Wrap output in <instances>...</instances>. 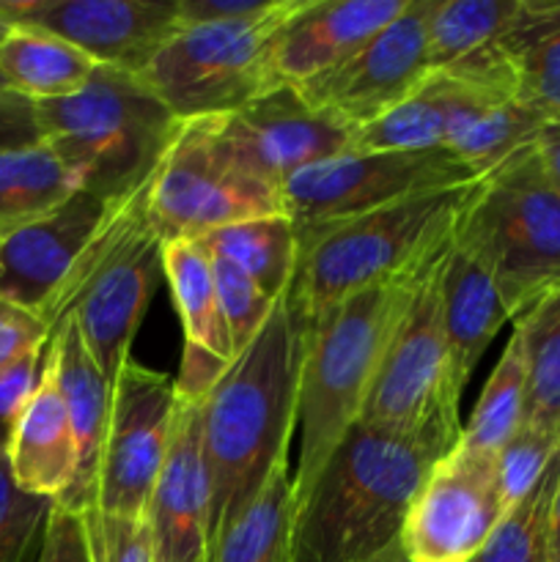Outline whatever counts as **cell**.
<instances>
[{
  "instance_id": "cell-1",
  "label": "cell",
  "mask_w": 560,
  "mask_h": 562,
  "mask_svg": "<svg viewBox=\"0 0 560 562\" xmlns=\"http://www.w3.org/2000/svg\"><path fill=\"white\" fill-rule=\"evenodd\" d=\"M302 349L305 322L283 296L203 401L212 547L261 494L275 467L289 464Z\"/></svg>"
},
{
  "instance_id": "cell-2",
  "label": "cell",
  "mask_w": 560,
  "mask_h": 562,
  "mask_svg": "<svg viewBox=\"0 0 560 562\" xmlns=\"http://www.w3.org/2000/svg\"><path fill=\"white\" fill-rule=\"evenodd\" d=\"M443 456L421 439L355 423L294 499L291 562H371L399 547L412 499Z\"/></svg>"
},
{
  "instance_id": "cell-3",
  "label": "cell",
  "mask_w": 560,
  "mask_h": 562,
  "mask_svg": "<svg viewBox=\"0 0 560 562\" xmlns=\"http://www.w3.org/2000/svg\"><path fill=\"white\" fill-rule=\"evenodd\" d=\"M434 256L399 278L373 283L335 302L316 318L305 322L300 395H296V423L302 439L294 499L311 488L324 461L333 456L346 431L360 423L362 404L390 333Z\"/></svg>"
},
{
  "instance_id": "cell-4",
  "label": "cell",
  "mask_w": 560,
  "mask_h": 562,
  "mask_svg": "<svg viewBox=\"0 0 560 562\" xmlns=\"http://www.w3.org/2000/svg\"><path fill=\"white\" fill-rule=\"evenodd\" d=\"M33 110L38 135L77 190L108 203H121L157 173L184 124L141 75L110 66H97L71 97L33 102Z\"/></svg>"
},
{
  "instance_id": "cell-5",
  "label": "cell",
  "mask_w": 560,
  "mask_h": 562,
  "mask_svg": "<svg viewBox=\"0 0 560 562\" xmlns=\"http://www.w3.org/2000/svg\"><path fill=\"white\" fill-rule=\"evenodd\" d=\"M475 184L417 192L340 223L296 228L300 261L289 305L311 322L335 302L421 267L456 234Z\"/></svg>"
},
{
  "instance_id": "cell-6",
  "label": "cell",
  "mask_w": 560,
  "mask_h": 562,
  "mask_svg": "<svg viewBox=\"0 0 560 562\" xmlns=\"http://www.w3.org/2000/svg\"><path fill=\"white\" fill-rule=\"evenodd\" d=\"M148 181L110 209L42 313L49 335L64 318H75L88 355L110 382L130 360L132 340L165 278V241L146 209Z\"/></svg>"
},
{
  "instance_id": "cell-7",
  "label": "cell",
  "mask_w": 560,
  "mask_h": 562,
  "mask_svg": "<svg viewBox=\"0 0 560 562\" xmlns=\"http://www.w3.org/2000/svg\"><path fill=\"white\" fill-rule=\"evenodd\" d=\"M456 236L486 261L511 322L560 289V187L536 143L478 179Z\"/></svg>"
},
{
  "instance_id": "cell-8",
  "label": "cell",
  "mask_w": 560,
  "mask_h": 562,
  "mask_svg": "<svg viewBox=\"0 0 560 562\" xmlns=\"http://www.w3.org/2000/svg\"><path fill=\"white\" fill-rule=\"evenodd\" d=\"M448 247L450 241L432 258L401 311L360 415L368 426L421 439L443 453L461 439L459 401L464 393L450 368L443 324L439 278Z\"/></svg>"
},
{
  "instance_id": "cell-9",
  "label": "cell",
  "mask_w": 560,
  "mask_h": 562,
  "mask_svg": "<svg viewBox=\"0 0 560 562\" xmlns=\"http://www.w3.org/2000/svg\"><path fill=\"white\" fill-rule=\"evenodd\" d=\"M300 0H278L269 14L239 22L179 25L141 80L181 121L217 119L283 86L275 47Z\"/></svg>"
},
{
  "instance_id": "cell-10",
  "label": "cell",
  "mask_w": 560,
  "mask_h": 562,
  "mask_svg": "<svg viewBox=\"0 0 560 562\" xmlns=\"http://www.w3.org/2000/svg\"><path fill=\"white\" fill-rule=\"evenodd\" d=\"M148 217L159 239H201L242 220L283 214L280 192L242 170L214 135V119L181 124L148 181Z\"/></svg>"
},
{
  "instance_id": "cell-11",
  "label": "cell",
  "mask_w": 560,
  "mask_h": 562,
  "mask_svg": "<svg viewBox=\"0 0 560 562\" xmlns=\"http://www.w3.org/2000/svg\"><path fill=\"white\" fill-rule=\"evenodd\" d=\"M467 181L475 176L448 148L349 151L291 176L280 187V203L294 228H316Z\"/></svg>"
},
{
  "instance_id": "cell-12",
  "label": "cell",
  "mask_w": 560,
  "mask_h": 562,
  "mask_svg": "<svg viewBox=\"0 0 560 562\" xmlns=\"http://www.w3.org/2000/svg\"><path fill=\"white\" fill-rule=\"evenodd\" d=\"M505 510L497 453L456 445L428 470L399 547L410 562H472Z\"/></svg>"
},
{
  "instance_id": "cell-13",
  "label": "cell",
  "mask_w": 560,
  "mask_h": 562,
  "mask_svg": "<svg viewBox=\"0 0 560 562\" xmlns=\"http://www.w3.org/2000/svg\"><path fill=\"white\" fill-rule=\"evenodd\" d=\"M560 27L547 0H437L428 20L432 69L514 97V66L527 47Z\"/></svg>"
},
{
  "instance_id": "cell-14",
  "label": "cell",
  "mask_w": 560,
  "mask_h": 562,
  "mask_svg": "<svg viewBox=\"0 0 560 562\" xmlns=\"http://www.w3.org/2000/svg\"><path fill=\"white\" fill-rule=\"evenodd\" d=\"M173 406V379L130 357L113 382L93 508L124 519H146L168 453Z\"/></svg>"
},
{
  "instance_id": "cell-15",
  "label": "cell",
  "mask_w": 560,
  "mask_h": 562,
  "mask_svg": "<svg viewBox=\"0 0 560 562\" xmlns=\"http://www.w3.org/2000/svg\"><path fill=\"white\" fill-rule=\"evenodd\" d=\"M214 135L242 170L280 192L300 170L355 151L357 130L313 108L294 86H278L217 115Z\"/></svg>"
},
{
  "instance_id": "cell-16",
  "label": "cell",
  "mask_w": 560,
  "mask_h": 562,
  "mask_svg": "<svg viewBox=\"0 0 560 562\" xmlns=\"http://www.w3.org/2000/svg\"><path fill=\"white\" fill-rule=\"evenodd\" d=\"M437 0H410L404 14L335 69L294 86L313 108L346 121L371 124L417 91L432 75L428 20Z\"/></svg>"
},
{
  "instance_id": "cell-17",
  "label": "cell",
  "mask_w": 560,
  "mask_h": 562,
  "mask_svg": "<svg viewBox=\"0 0 560 562\" xmlns=\"http://www.w3.org/2000/svg\"><path fill=\"white\" fill-rule=\"evenodd\" d=\"M9 25H36L66 38L97 66L141 75L179 31L176 0H0Z\"/></svg>"
},
{
  "instance_id": "cell-18",
  "label": "cell",
  "mask_w": 560,
  "mask_h": 562,
  "mask_svg": "<svg viewBox=\"0 0 560 562\" xmlns=\"http://www.w3.org/2000/svg\"><path fill=\"white\" fill-rule=\"evenodd\" d=\"M203 401L176 398L168 453L148 499L146 521L157 562H212Z\"/></svg>"
},
{
  "instance_id": "cell-19",
  "label": "cell",
  "mask_w": 560,
  "mask_h": 562,
  "mask_svg": "<svg viewBox=\"0 0 560 562\" xmlns=\"http://www.w3.org/2000/svg\"><path fill=\"white\" fill-rule=\"evenodd\" d=\"M115 203L77 190L64 206L0 241V300L42 316Z\"/></svg>"
},
{
  "instance_id": "cell-20",
  "label": "cell",
  "mask_w": 560,
  "mask_h": 562,
  "mask_svg": "<svg viewBox=\"0 0 560 562\" xmlns=\"http://www.w3.org/2000/svg\"><path fill=\"white\" fill-rule=\"evenodd\" d=\"M410 0H300L283 22L275 71L283 86H302L344 64L399 20Z\"/></svg>"
},
{
  "instance_id": "cell-21",
  "label": "cell",
  "mask_w": 560,
  "mask_h": 562,
  "mask_svg": "<svg viewBox=\"0 0 560 562\" xmlns=\"http://www.w3.org/2000/svg\"><path fill=\"white\" fill-rule=\"evenodd\" d=\"M445 115V148L483 179L494 168L536 143L547 124L541 113L527 108L516 97L494 88L470 86L434 71Z\"/></svg>"
},
{
  "instance_id": "cell-22",
  "label": "cell",
  "mask_w": 560,
  "mask_h": 562,
  "mask_svg": "<svg viewBox=\"0 0 560 562\" xmlns=\"http://www.w3.org/2000/svg\"><path fill=\"white\" fill-rule=\"evenodd\" d=\"M47 362L69 412L77 442V475L69 492L55 503L82 514L97 505L99 464H102L104 434H108L110 409H113V382L99 371L93 357L88 355L75 318H64L53 329L47 344Z\"/></svg>"
},
{
  "instance_id": "cell-23",
  "label": "cell",
  "mask_w": 560,
  "mask_h": 562,
  "mask_svg": "<svg viewBox=\"0 0 560 562\" xmlns=\"http://www.w3.org/2000/svg\"><path fill=\"white\" fill-rule=\"evenodd\" d=\"M5 461H9L11 481L31 497H64L77 475L75 431L47 362V351H44L42 379L16 420Z\"/></svg>"
},
{
  "instance_id": "cell-24",
  "label": "cell",
  "mask_w": 560,
  "mask_h": 562,
  "mask_svg": "<svg viewBox=\"0 0 560 562\" xmlns=\"http://www.w3.org/2000/svg\"><path fill=\"white\" fill-rule=\"evenodd\" d=\"M439 291H443V324L450 368L456 384L464 390L483 351L489 349L500 327L511 322V316L486 261L456 234L445 252Z\"/></svg>"
},
{
  "instance_id": "cell-25",
  "label": "cell",
  "mask_w": 560,
  "mask_h": 562,
  "mask_svg": "<svg viewBox=\"0 0 560 562\" xmlns=\"http://www.w3.org/2000/svg\"><path fill=\"white\" fill-rule=\"evenodd\" d=\"M97 64L66 38L36 25H11L0 38L5 88L31 102L64 99L86 88Z\"/></svg>"
},
{
  "instance_id": "cell-26",
  "label": "cell",
  "mask_w": 560,
  "mask_h": 562,
  "mask_svg": "<svg viewBox=\"0 0 560 562\" xmlns=\"http://www.w3.org/2000/svg\"><path fill=\"white\" fill-rule=\"evenodd\" d=\"M212 256L239 267L269 300H283L300 261V236L285 214L242 220L195 239Z\"/></svg>"
},
{
  "instance_id": "cell-27",
  "label": "cell",
  "mask_w": 560,
  "mask_h": 562,
  "mask_svg": "<svg viewBox=\"0 0 560 562\" xmlns=\"http://www.w3.org/2000/svg\"><path fill=\"white\" fill-rule=\"evenodd\" d=\"M75 192V179L44 140L0 151V241L53 214Z\"/></svg>"
},
{
  "instance_id": "cell-28",
  "label": "cell",
  "mask_w": 560,
  "mask_h": 562,
  "mask_svg": "<svg viewBox=\"0 0 560 562\" xmlns=\"http://www.w3.org/2000/svg\"><path fill=\"white\" fill-rule=\"evenodd\" d=\"M163 269L184 327V340L203 346L223 360H234V346L214 283L212 256L195 239L165 241Z\"/></svg>"
},
{
  "instance_id": "cell-29",
  "label": "cell",
  "mask_w": 560,
  "mask_h": 562,
  "mask_svg": "<svg viewBox=\"0 0 560 562\" xmlns=\"http://www.w3.org/2000/svg\"><path fill=\"white\" fill-rule=\"evenodd\" d=\"M291 525L294 477L289 464H280L245 514L214 541L212 562H291Z\"/></svg>"
},
{
  "instance_id": "cell-30",
  "label": "cell",
  "mask_w": 560,
  "mask_h": 562,
  "mask_svg": "<svg viewBox=\"0 0 560 562\" xmlns=\"http://www.w3.org/2000/svg\"><path fill=\"white\" fill-rule=\"evenodd\" d=\"M527 357L525 420L560 437V289L514 322Z\"/></svg>"
},
{
  "instance_id": "cell-31",
  "label": "cell",
  "mask_w": 560,
  "mask_h": 562,
  "mask_svg": "<svg viewBox=\"0 0 560 562\" xmlns=\"http://www.w3.org/2000/svg\"><path fill=\"white\" fill-rule=\"evenodd\" d=\"M527 401V357L519 329L505 344L503 357L494 366L481 398L467 426H461L459 445L481 453H500L525 420Z\"/></svg>"
},
{
  "instance_id": "cell-32",
  "label": "cell",
  "mask_w": 560,
  "mask_h": 562,
  "mask_svg": "<svg viewBox=\"0 0 560 562\" xmlns=\"http://www.w3.org/2000/svg\"><path fill=\"white\" fill-rule=\"evenodd\" d=\"M560 475V453L530 494L511 505L472 562H549V510Z\"/></svg>"
},
{
  "instance_id": "cell-33",
  "label": "cell",
  "mask_w": 560,
  "mask_h": 562,
  "mask_svg": "<svg viewBox=\"0 0 560 562\" xmlns=\"http://www.w3.org/2000/svg\"><path fill=\"white\" fill-rule=\"evenodd\" d=\"M445 148V115L434 71L412 97L355 135V151H432Z\"/></svg>"
},
{
  "instance_id": "cell-34",
  "label": "cell",
  "mask_w": 560,
  "mask_h": 562,
  "mask_svg": "<svg viewBox=\"0 0 560 562\" xmlns=\"http://www.w3.org/2000/svg\"><path fill=\"white\" fill-rule=\"evenodd\" d=\"M212 256V252H209ZM212 269H214V283H217L220 294V307H223L225 327H228L231 346H234V357L250 344L258 335V329L267 324V318L272 316L275 305L278 302L269 300L239 267L228 263L225 258L212 256Z\"/></svg>"
},
{
  "instance_id": "cell-35",
  "label": "cell",
  "mask_w": 560,
  "mask_h": 562,
  "mask_svg": "<svg viewBox=\"0 0 560 562\" xmlns=\"http://www.w3.org/2000/svg\"><path fill=\"white\" fill-rule=\"evenodd\" d=\"M560 453V437L544 428L522 423L514 437L508 439L497 453L500 483H503L505 505H516L536 488L547 467L552 464L555 456Z\"/></svg>"
},
{
  "instance_id": "cell-36",
  "label": "cell",
  "mask_w": 560,
  "mask_h": 562,
  "mask_svg": "<svg viewBox=\"0 0 560 562\" xmlns=\"http://www.w3.org/2000/svg\"><path fill=\"white\" fill-rule=\"evenodd\" d=\"M53 499L31 497L11 481L9 461L0 456V562H25L33 543L42 541Z\"/></svg>"
},
{
  "instance_id": "cell-37",
  "label": "cell",
  "mask_w": 560,
  "mask_h": 562,
  "mask_svg": "<svg viewBox=\"0 0 560 562\" xmlns=\"http://www.w3.org/2000/svg\"><path fill=\"white\" fill-rule=\"evenodd\" d=\"M514 97L547 121L560 119V27L519 55L514 66Z\"/></svg>"
},
{
  "instance_id": "cell-38",
  "label": "cell",
  "mask_w": 560,
  "mask_h": 562,
  "mask_svg": "<svg viewBox=\"0 0 560 562\" xmlns=\"http://www.w3.org/2000/svg\"><path fill=\"white\" fill-rule=\"evenodd\" d=\"M93 562H157L146 519L110 516L99 508L82 510Z\"/></svg>"
},
{
  "instance_id": "cell-39",
  "label": "cell",
  "mask_w": 560,
  "mask_h": 562,
  "mask_svg": "<svg viewBox=\"0 0 560 562\" xmlns=\"http://www.w3.org/2000/svg\"><path fill=\"white\" fill-rule=\"evenodd\" d=\"M49 327L38 313L0 300V376L20 366L27 357L47 349Z\"/></svg>"
},
{
  "instance_id": "cell-40",
  "label": "cell",
  "mask_w": 560,
  "mask_h": 562,
  "mask_svg": "<svg viewBox=\"0 0 560 562\" xmlns=\"http://www.w3.org/2000/svg\"><path fill=\"white\" fill-rule=\"evenodd\" d=\"M36 562H93L86 525L77 510L64 508L53 499L47 521H44L42 541H38Z\"/></svg>"
},
{
  "instance_id": "cell-41",
  "label": "cell",
  "mask_w": 560,
  "mask_h": 562,
  "mask_svg": "<svg viewBox=\"0 0 560 562\" xmlns=\"http://www.w3.org/2000/svg\"><path fill=\"white\" fill-rule=\"evenodd\" d=\"M44 351L27 357V360H22L20 366L11 368L9 373L0 376V456H5V450H9L16 420H20L22 409H25L27 401H31L38 379H42Z\"/></svg>"
},
{
  "instance_id": "cell-42",
  "label": "cell",
  "mask_w": 560,
  "mask_h": 562,
  "mask_svg": "<svg viewBox=\"0 0 560 562\" xmlns=\"http://www.w3.org/2000/svg\"><path fill=\"white\" fill-rule=\"evenodd\" d=\"M228 366L231 362L223 360V357L212 355V351L203 349V346L184 340L179 376L173 379L176 398L206 401L209 393L214 390V384L220 382V376L228 371Z\"/></svg>"
},
{
  "instance_id": "cell-43",
  "label": "cell",
  "mask_w": 560,
  "mask_h": 562,
  "mask_svg": "<svg viewBox=\"0 0 560 562\" xmlns=\"http://www.w3.org/2000/svg\"><path fill=\"white\" fill-rule=\"evenodd\" d=\"M278 0H176L179 25H209V22H239L269 14Z\"/></svg>"
},
{
  "instance_id": "cell-44",
  "label": "cell",
  "mask_w": 560,
  "mask_h": 562,
  "mask_svg": "<svg viewBox=\"0 0 560 562\" xmlns=\"http://www.w3.org/2000/svg\"><path fill=\"white\" fill-rule=\"evenodd\" d=\"M42 140L36 110L31 99L14 91H0V151L31 146Z\"/></svg>"
},
{
  "instance_id": "cell-45",
  "label": "cell",
  "mask_w": 560,
  "mask_h": 562,
  "mask_svg": "<svg viewBox=\"0 0 560 562\" xmlns=\"http://www.w3.org/2000/svg\"><path fill=\"white\" fill-rule=\"evenodd\" d=\"M536 148L547 173L552 176L555 184L560 187V119L547 121V124L541 126V132H538L536 137Z\"/></svg>"
},
{
  "instance_id": "cell-46",
  "label": "cell",
  "mask_w": 560,
  "mask_h": 562,
  "mask_svg": "<svg viewBox=\"0 0 560 562\" xmlns=\"http://www.w3.org/2000/svg\"><path fill=\"white\" fill-rule=\"evenodd\" d=\"M549 562H560V475L549 510Z\"/></svg>"
},
{
  "instance_id": "cell-47",
  "label": "cell",
  "mask_w": 560,
  "mask_h": 562,
  "mask_svg": "<svg viewBox=\"0 0 560 562\" xmlns=\"http://www.w3.org/2000/svg\"><path fill=\"white\" fill-rule=\"evenodd\" d=\"M371 562H410V560L404 558L401 547H393V549H390V552H384L382 558H377V560H371Z\"/></svg>"
},
{
  "instance_id": "cell-48",
  "label": "cell",
  "mask_w": 560,
  "mask_h": 562,
  "mask_svg": "<svg viewBox=\"0 0 560 562\" xmlns=\"http://www.w3.org/2000/svg\"><path fill=\"white\" fill-rule=\"evenodd\" d=\"M9 22H5V16L0 14V38L5 36V31H9ZM0 91H9V88H5V80H3V75H0Z\"/></svg>"
}]
</instances>
